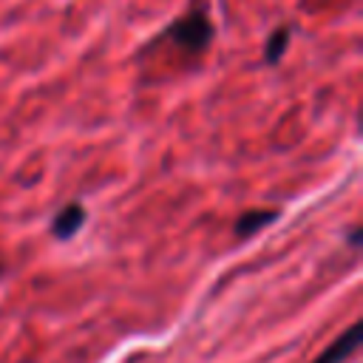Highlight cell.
Returning <instances> with one entry per match:
<instances>
[{"mask_svg":"<svg viewBox=\"0 0 363 363\" xmlns=\"http://www.w3.org/2000/svg\"><path fill=\"white\" fill-rule=\"evenodd\" d=\"M213 31H216V28H213V20H210L207 9H193L190 14L173 20V23L162 31V40L173 43L182 54L196 57V54H204V51L210 48Z\"/></svg>","mask_w":363,"mask_h":363,"instance_id":"1","label":"cell"},{"mask_svg":"<svg viewBox=\"0 0 363 363\" xmlns=\"http://www.w3.org/2000/svg\"><path fill=\"white\" fill-rule=\"evenodd\" d=\"M357 343H360V326L352 323V326H349L340 337H335V343H332L329 349H323V354H318L312 363H343V360H349V357L354 354Z\"/></svg>","mask_w":363,"mask_h":363,"instance_id":"2","label":"cell"},{"mask_svg":"<svg viewBox=\"0 0 363 363\" xmlns=\"http://www.w3.org/2000/svg\"><path fill=\"white\" fill-rule=\"evenodd\" d=\"M82 221H85V207L79 204V201H71V204H65L57 216H54V221H51V233H54V238H71V235H77V230L82 227Z\"/></svg>","mask_w":363,"mask_h":363,"instance_id":"3","label":"cell"},{"mask_svg":"<svg viewBox=\"0 0 363 363\" xmlns=\"http://www.w3.org/2000/svg\"><path fill=\"white\" fill-rule=\"evenodd\" d=\"M275 218H278L275 210H247V213H241L238 221H235V235H238V238L255 235L261 227H267V224L275 221Z\"/></svg>","mask_w":363,"mask_h":363,"instance_id":"4","label":"cell"},{"mask_svg":"<svg viewBox=\"0 0 363 363\" xmlns=\"http://www.w3.org/2000/svg\"><path fill=\"white\" fill-rule=\"evenodd\" d=\"M289 37H292L289 26H281V28H275V31L269 34L267 45H264V60H267V62H278V60L284 57L286 45H289Z\"/></svg>","mask_w":363,"mask_h":363,"instance_id":"5","label":"cell"},{"mask_svg":"<svg viewBox=\"0 0 363 363\" xmlns=\"http://www.w3.org/2000/svg\"><path fill=\"white\" fill-rule=\"evenodd\" d=\"M352 244H354V247H357V244H360V230H357V227H354V230H352Z\"/></svg>","mask_w":363,"mask_h":363,"instance_id":"6","label":"cell"}]
</instances>
